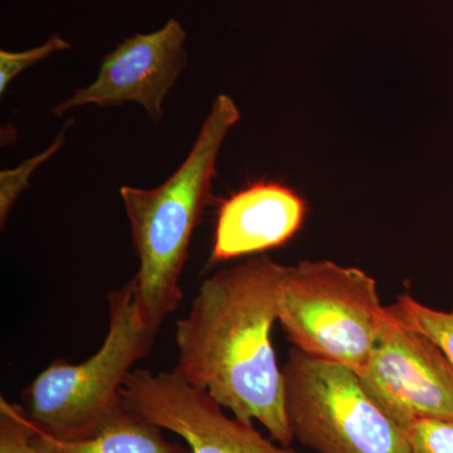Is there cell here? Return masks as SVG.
Instances as JSON below:
<instances>
[{
    "label": "cell",
    "instance_id": "obj_1",
    "mask_svg": "<svg viewBox=\"0 0 453 453\" xmlns=\"http://www.w3.org/2000/svg\"><path fill=\"white\" fill-rule=\"evenodd\" d=\"M285 270L259 255L204 280L175 326L174 371L235 418L257 421L275 442L291 446L282 368L271 339Z\"/></svg>",
    "mask_w": 453,
    "mask_h": 453
},
{
    "label": "cell",
    "instance_id": "obj_2",
    "mask_svg": "<svg viewBox=\"0 0 453 453\" xmlns=\"http://www.w3.org/2000/svg\"><path fill=\"white\" fill-rule=\"evenodd\" d=\"M240 111L219 95L183 164L153 189L122 187L120 196L140 262L136 297L149 326L159 330L183 300L180 277L190 241L211 199L217 157Z\"/></svg>",
    "mask_w": 453,
    "mask_h": 453
},
{
    "label": "cell",
    "instance_id": "obj_3",
    "mask_svg": "<svg viewBox=\"0 0 453 453\" xmlns=\"http://www.w3.org/2000/svg\"><path fill=\"white\" fill-rule=\"evenodd\" d=\"M109 330L85 362L55 360L22 393L35 428L61 440L96 434L124 403L121 389L139 360L149 356L157 332L142 318L135 280L107 294Z\"/></svg>",
    "mask_w": 453,
    "mask_h": 453
},
{
    "label": "cell",
    "instance_id": "obj_4",
    "mask_svg": "<svg viewBox=\"0 0 453 453\" xmlns=\"http://www.w3.org/2000/svg\"><path fill=\"white\" fill-rule=\"evenodd\" d=\"M387 318L377 281L332 261L286 266L279 321L294 348L362 374Z\"/></svg>",
    "mask_w": 453,
    "mask_h": 453
},
{
    "label": "cell",
    "instance_id": "obj_5",
    "mask_svg": "<svg viewBox=\"0 0 453 453\" xmlns=\"http://www.w3.org/2000/svg\"><path fill=\"white\" fill-rule=\"evenodd\" d=\"M282 375L286 417L301 445L315 453H412L407 429L353 369L292 348Z\"/></svg>",
    "mask_w": 453,
    "mask_h": 453
},
{
    "label": "cell",
    "instance_id": "obj_6",
    "mask_svg": "<svg viewBox=\"0 0 453 453\" xmlns=\"http://www.w3.org/2000/svg\"><path fill=\"white\" fill-rule=\"evenodd\" d=\"M365 388L401 427L423 419L453 421V365L436 342L387 310L368 365Z\"/></svg>",
    "mask_w": 453,
    "mask_h": 453
},
{
    "label": "cell",
    "instance_id": "obj_7",
    "mask_svg": "<svg viewBox=\"0 0 453 453\" xmlns=\"http://www.w3.org/2000/svg\"><path fill=\"white\" fill-rule=\"evenodd\" d=\"M121 395L146 421L180 437L190 453H301L262 436L253 423L226 416L222 405L175 371L136 369Z\"/></svg>",
    "mask_w": 453,
    "mask_h": 453
},
{
    "label": "cell",
    "instance_id": "obj_8",
    "mask_svg": "<svg viewBox=\"0 0 453 453\" xmlns=\"http://www.w3.org/2000/svg\"><path fill=\"white\" fill-rule=\"evenodd\" d=\"M187 33L177 19L149 35L125 38L104 58L96 80L77 89L53 109L57 116L76 107L138 103L155 122L162 120L163 101L187 65Z\"/></svg>",
    "mask_w": 453,
    "mask_h": 453
},
{
    "label": "cell",
    "instance_id": "obj_9",
    "mask_svg": "<svg viewBox=\"0 0 453 453\" xmlns=\"http://www.w3.org/2000/svg\"><path fill=\"white\" fill-rule=\"evenodd\" d=\"M308 214L306 202L279 181H257L220 204L211 262L232 261L288 242Z\"/></svg>",
    "mask_w": 453,
    "mask_h": 453
},
{
    "label": "cell",
    "instance_id": "obj_10",
    "mask_svg": "<svg viewBox=\"0 0 453 453\" xmlns=\"http://www.w3.org/2000/svg\"><path fill=\"white\" fill-rule=\"evenodd\" d=\"M163 431L122 403L92 436L61 440L35 427L33 445L38 453H190L166 440Z\"/></svg>",
    "mask_w": 453,
    "mask_h": 453
},
{
    "label": "cell",
    "instance_id": "obj_11",
    "mask_svg": "<svg viewBox=\"0 0 453 453\" xmlns=\"http://www.w3.org/2000/svg\"><path fill=\"white\" fill-rule=\"evenodd\" d=\"M387 310L404 326L436 342L453 365V308L451 311H441L419 303L410 294H403Z\"/></svg>",
    "mask_w": 453,
    "mask_h": 453
},
{
    "label": "cell",
    "instance_id": "obj_12",
    "mask_svg": "<svg viewBox=\"0 0 453 453\" xmlns=\"http://www.w3.org/2000/svg\"><path fill=\"white\" fill-rule=\"evenodd\" d=\"M35 427L22 404L0 398V453H38L33 445Z\"/></svg>",
    "mask_w": 453,
    "mask_h": 453
},
{
    "label": "cell",
    "instance_id": "obj_13",
    "mask_svg": "<svg viewBox=\"0 0 453 453\" xmlns=\"http://www.w3.org/2000/svg\"><path fill=\"white\" fill-rule=\"evenodd\" d=\"M64 142L65 131H61L53 145L46 151L26 160L16 169L3 170L0 173V223H2V228L7 222L8 216L11 214L14 203L17 202L18 196L28 187L29 177H31L32 173L42 163L46 162L50 157H52Z\"/></svg>",
    "mask_w": 453,
    "mask_h": 453
},
{
    "label": "cell",
    "instance_id": "obj_14",
    "mask_svg": "<svg viewBox=\"0 0 453 453\" xmlns=\"http://www.w3.org/2000/svg\"><path fill=\"white\" fill-rule=\"evenodd\" d=\"M71 44L58 35H50L47 43L35 49L23 50V52H9L0 50V94L7 91L9 85L23 71L28 70L32 65L40 64L50 55L61 50H70Z\"/></svg>",
    "mask_w": 453,
    "mask_h": 453
},
{
    "label": "cell",
    "instance_id": "obj_15",
    "mask_svg": "<svg viewBox=\"0 0 453 453\" xmlns=\"http://www.w3.org/2000/svg\"><path fill=\"white\" fill-rule=\"evenodd\" d=\"M411 452L453 453V421L423 419L408 428Z\"/></svg>",
    "mask_w": 453,
    "mask_h": 453
}]
</instances>
